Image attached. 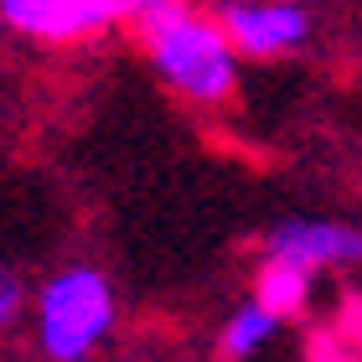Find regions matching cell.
I'll list each match as a JSON object with an SVG mask.
<instances>
[{
  "label": "cell",
  "mask_w": 362,
  "mask_h": 362,
  "mask_svg": "<svg viewBox=\"0 0 362 362\" xmlns=\"http://www.w3.org/2000/svg\"><path fill=\"white\" fill-rule=\"evenodd\" d=\"M135 26L151 68L176 98H187L197 109H218L233 98L243 52L233 47L218 16L192 11L187 0H140Z\"/></svg>",
  "instance_id": "obj_1"
},
{
  "label": "cell",
  "mask_w": 362,
  "mask_h": 362,
  "mask_svg": "<svg viewBox=\"0 0 362 362\" xmlns=\"http://www.w3.org/2000/svg\"><path fill=\"white\" fill-rule=\"evenodd\" d=\"M31 321H37V352L47 362H88L114 337L119 300H114V285L104 269L68 264L42 279Z\"/></svg>",
  "instance_id": "obj_2"
},
{
  "label": "cell",
  "mask_w": 362,
  "mask_h": 362,
  "mask_svg": "<svg viewBox=\"0 0 362 362\" xmlns=\"http://www.w3.org/2000/svg\"><path fill=\"white\" fill-rule=\"evenodd\" d=\"M264 254L290 259L310 274L321 269H347L362 259V228L337 218H274L264 228Z\"/></svg>",
  "instance_id": "obj_3"
},
{
  "label": "cell",
  "mask_w": 362,
  "mask_h": 362,
  "mask_svg": "<svg viewBox=\"0 0 362 362\" xmlns=\"http://www.w3.org/2000/svg\"><path fill=\"white\" fill-rule=\"evenodd\" d=\"M218 21L243 57H285L310 37V16L295 0H228Z\"/></svg>",
  "instance_id": "obj_4"
},
{
  "label": "cell",
  "mask_w": 362,
  "mask_h": 362,
  "mask_svg": "<svg viewBox=\"0 0 362 362\" xmlns=\"http://www.w3.org/2000/svg\"><path fill=\"white\" fill-rule=\"evenodd\" d=\"M0 21L37 42H83L124 21L114 0H0Z\"/></svg>",
  "instance_id": "obj_5"
},
{
  "label": "cell",
  "mask_w": 362,
  "mask_h": 362,
  "mask_svg": "<svg viewBox=\"0 0 362 362\" xmlns=\"http://www.w3.org/2000/svg\"><path fill=\"white\" fill-rule=\"evenodd\" d=\"M310 285H316V274L300 269V264H290V259H259V269H254V300H264L274 316H300V310L310 305Z\"/></svg>",
  "instance_id": "obj_6"
},
{
  "label": "cell",
  "mask_w": 362,
  "mask_h": 362,
  "mask_svg": "<svg viewBox=\"0 0 362 362\" xmlns=\"http://www.w3.org/2000/svg\"><path fill=\"white\" fill-rule=\"evenodd\" d=\"M279 326H285V316H274V310L264 305V300H243V305H233V316L223 321V357L228 362H249V357H259L269 347V341L279 337Z\"/></svg>",
  "instance_id": "obj_7"
},
{
  "label": "cell",
  "mask_w": 362,
  "mask_h": 362,
  "mask_svg": "<svg viewBox=\"0 0 362 362\" xmlns=\"http://www.w3.org/2000/svg\"><path fill=\"white\" fill-rule=\"evenodd\" d=\"M26 310V285H21V274L0 264V332L6 326H16V316Z\"/></svg>",
  "instance_id": "obj_8"
},
{
  "label": "cell",
  "mask_w": 362,
  "mask_h": 362,
  "mask_svg": "<svg viewBox=\"0 0 362 362\" xmlns=\"http://www.w3.org/2000/svg\"><path fill=\"white\" fill-rule=\"evenodd\" d=\"M114 11L124 16V21H135V11H140V0H114Z\"/></svg>",
  "instance_id": "obj_9"
}]
</instances>
